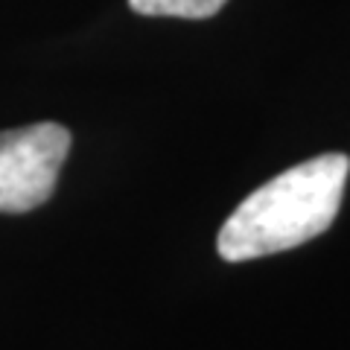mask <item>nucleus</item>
<instances>
[{
    "mask_svg": "<svg viewBox=\"0 0 350 350\" xmlns=\"http://www.w3.org/2000/svg\"><path fill=\"white\" fill-rule=\"evenodd\" d=\"M228 0H129L137 15H163V18H211Z\"/></svg>",
    "mask_w": 350,
    "mask_h": 350,
    "instance_id": "7ed1b4c3",
    "label": "nucleus"
},
{
    "mask_svg": "<svg viewBox=\"0 0 350 350\" xmlns=\"http://www.w3.org/2000/svg\"><path fill=\"white\" fill-rule=\"evenodd\" d=\"M68 149L70 131L59 123L0 131V213H27L47 202Z\"/></svg>",
    "mask_w": 350,
    "mask_h": 350,
    "instance_id": "f03ea898",
    "label": "nucleus"
},
{
    "mask_svg": "<svg viewBox=\"0 0 350 350\" xmlns=\"http://www.w3.org/2000/svg\"><path fill=\"white\" fill-rule=\"evenodd\" d=\"M350 158L327 152L275 175L228 216L216 248L228 262H245L298 248L324 234L342 204Z\"/></svg>",
    "mask_w": 350,
    "mask_h": 350,
    "instance_id": "f257e3e1",
    "label": "nucleus"
}]
</instances>
